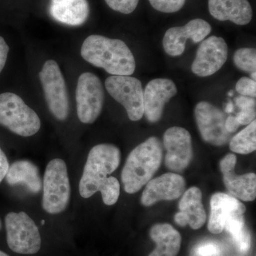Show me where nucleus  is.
Here are the masks:
<instances>
[{
	"label": "nucleus",
	"mask_w": 256,
	"mask_h": 256,
	"mask_svg": "<svg viewBox=\"0 0 256 256\" xmlns=\"http://www.w3.org/2000/svg\"><path fill=\"white\" fill-rule=\"evenodd\" d=\"M80 54L88 63L112 76H130L136 72L134 55L121 40L92 35L82 44Z\"/></svg>",
	"instance_id": "1"
},
{
	"label": "nucleus",
	"mask_w": 256,
	"mask_h": 256,
	"mask_svg": "<svg viewBox=\"0 0 256 256\" xmlns=\"http://www.w3.org/2000/svg\"><path fill=\"white\" fill-rule=\"evenodd\" d=\"M163 150L158 138H150L131 152L122 172L128 194L137 193L152 178L161 166Z\"/></svg>",
	"instance_id": "2"
},
{
	"label": "nucleus",
	"mask_w": 256,
	"mask_h": 256,
	"mask_svg": "<svg viewBox=\"0 0 256 256\" xmlns=\"http://www.w3.org/2000/svg\"><path fill=\"white\" fill-rule=\"evenodd\" d=\"M120 161V150L114 144H100L92 148L79 184L80 196L88 198L98 192L109 175L119 168Z\"/></svg>",
	"instance_id": "3"
},
{
	"label": "nucleus",
	"mask_w": 256,
	"mask_h": 256,
	"mask_svg": "<svg viewBox=\"0 0 256 256\" xmlns=\"http://www.w3.org/2000/svg\"><path fill=\"white\" fill-rule=\"evenodd\" d=\"M0 124L11 132L28 138L41 129V120L20 96L12 92L0 95Z\"/></svg>",
	"instance_id": "4"
},
{
	"label": "nucleus",
	"mask_w": 256,
	"mask_h": 256,
	"mask_svg": "<svg viewBox=\"0 0 256 256\" xmlns=\"http://www.w3.org/2000/svg\"><path fill=\"white\" fill-rule=\"evenodd\" d=\"M44 210L50 214L62 213L70 198V185L68 169L60 159L52 160L47 165L43 181Z\"/></svg>",
	"instance_id": "5"
},
{
	"label": "nucleus",
	"mask_w": 256,
	"mask_h": 256,
	"mask_svg": "<svg viewBox=\"0 0 256 256\" xmlns=\"http://www.w3.org/2000/svg\"><path fill=\"white\" fill-rule=\"evenodd\" d=\"M6 239L12 252L33 255L40 252L42 238L36 224L24 212L8 214L5 218Z\"/></svg>",
	"instance_id": "6"
},
{
	"label": "nucleus",
	"mask_w": 256,
	"mask_h": 256,
	"mask_svg": "<svg viewBox=\"0 0 256 256\" xmlns=\"http://www.w3.org/2000/svg\"><path fill=\"white\" fill-rule=\"evenodd\" d=\"M40 78L50 112L58 120H66L69 114V99L60 66L55 60H47L40 72Z\"/></svg>",
	"instance_id": "7"
},
{
	"label": "nucleus",
	"mask_w": 256,
	"mask_h": 256,
	"mask_svg": "<svg viewBox=\"0 0 256 256\" xmlns=\"http://www.w3.org/2000/svg\"><path fill=\"white\" fill-rule=\"evenodd\" d=\"M106 88L111 97L121 104L130 120H140L144 116V90L142 82L126 76H112L106 80Z\"/></svg>",
	"instance_id": "8"
},
{
	"label": "nucleus",
	"mask_w": 256,
	"mask_h": 256,
	"mask_svg": "<svg viewBox=\"0 0 256 256\" xmlns=\"http://www.w3.org/2000/svg\"><path fill=\"white\" fill-rule=\"evenodd\" d=\"M76 99L80 122L92 124L98 118L105 102V92L100 79L92 73L79 77Z\"/></svg>",
	"instance_id": "9"
},
{
	"label": "nucleus",
	"mask_w": 256,
	"mask_h": 256,
	"mask_svg": "<svg viewBox=\"0 0 256 256\" xmlns=\"http://www.w3.org/2000/svg\"><path fill=\"white\" fill-rule=\"evenodd\" d=\"M195 118L202 138L216 146H225L230 138L226 129V116L223 111L208 102H201L195 108Z\"/></svg>",
	"instance_id": "10"
},
{
	"label": "nucleus",
	"mask_w": 256,
	"mask_h": 256,
	"mask_svg": "<svg viewBox=\"0 0 256 256\" xmlns=\"http://www.w3.org/2000/svg\"><path fill=\"white\" fill-rule=\"evenodd\" d=\"M228 47L223 38L210 36L202 42L197 50L192 70L200 77H208L222 69L227 62Z\"/></svg>",
	"instance_id": "11"
},
{
	"label": "nucleus",
	"mask_w": 256,
	"mask_h": 256,
	"mask_svg": "<svg viewBox=\"0 0 256 256\" xmlns=\"http://www.w3.org/2000/svg\"><path fill=\"white\" fill-rule=\"evenodd\" d=\"M164 146L168 151L165 164L174 172H182L186 169L193 158L192 136L182 128H170L164 136Z\"/></svg>",
	"instance_id": "12"
},
{
	"label": "nucleus",
	"mask_w": 256,
	"mask_h": 256,
	"mask_svg": "<svg viewBox=\"0 0 256 256\" xmlns=\"http://www.w3.org/2000/svg\"><path fill=\"white\" fill-rule=\"evenodd\" d=\"M212 31V26L205 20L196 18L182 28H170L163 38V47L165 52L171 56L182 55L186 48L188 40L194 43L202 42Z\"/></svg>",
	"instance_id": "13"
},
{
	"label": "nucleus",
	"mask_w": 256,
	"mask_h": 256,
	"mask_svg": "<svg viewBox=\"0 0 256 256\" xmlns=\"http://www.w3.org/2000/svg\"><path fill=\"white\" fill-rule=\"evenodd\" d=\"M178 92V88L170 79L151 80L144 92V114L148 120L152 124L159 122L162 117L165 105Z\"/></svg>",
	"instance_id": "14"
},
{
	"label": "nucleus",
	"mask_w": 256,
	"mask_h": 256,
	"mask_svg": "<svg viewBox=\"0 0 256 256\" xmlns=\"http://www.w3.org/2000/svg\"><path fill=\"white\" fill-rule=\"evenodd\" d=\"M185 188L186 182L182 176L168 173L146 184L141 202L143 206H151L161 201H173L182 196Z\"/></svg>",
	"instance_id": "15"
},
{
	"label": "nucleus",
	"mask_w": 256,
	"mask_h": 256,
	"mask_svg": "<svg viewBox=\"0 0 256 256\" xmlns=\"http://www.w3.org/2000/svg\"><path fill=\"white\" fill-rule=\"evenodd\" d=\"M236 156L228 154L220 161L224 184L233 196L244 202H252L256 197V175L254 173L238 176L235 173Z\"/></svg>",
	"instance_id": "16"
},
{
	"label": "nucleus",
	"mask_w": 256,
	"mask_h": 256,
	"mask_svg": "<svg viewBox=\"0 0 256 256\" xmlns=\"http://www.w3.org/2000/svg\"><path fill=\"white\" fill-rule=\"evenodd\" d=\"M180 212L174 220L180 226L190 225L194 230L202 228L206 222V210L202 204V193L197 188H192L184 194L180 202Z\"/></svg>",
	"instance_id": "17"
},
{
	"label": "nucleus",
	"mask_w": 256,
	"mask_h": 256,
	"mask_svg": "<svg viewBox=\"0 0 256 256\" xmlns=\"http://www.w3.org/2000/svg\"><path fill=\"white\" fill-rule=\"evenodd\" d=\"M246 208L236 198L224 193L214 194L210 200V216L208 228L210 233H222L226 222L234 214H244Z\"/></svg>",
	"instance_id": "18"
},
{
	"label": "nucleus",
	"mask_w": 256,
	"mask_h": 256,
	"mask_svg": "<svg viewBox=\"0 0 256 256\" xmlns=\"http://www.w3.org/2000/svg\"><path fill=\"white\" fill-rule=\"evenodd\" d=\"M210 14L220 22L230 21L244 26L252 18V9L248 0H208Z\"/></svg>",
	"instance_id": "19"
},
{
	"label": "nucleus",
	"mask_w": 256,
	"mask_h": 256,
	"mask_svg": "<svg viewBox=\"0 0 256 256\" xmlns=\"http://www.w3.org/2000/svg\"><path fill=\"white\" fill-rule=\"evenodd\" d=\"M50 12L58 22L78 26L86 22L90 8L87 0H50Z\"/></svg>",
	"instance_id": "20"
},
{
	"label": "nucleus",
	"mask_w": 256,
	"mask_h": 256,
	"mask_svg": "<svg viewBox=\"0 0 256 256\" xmlns=\"http://www.w3.org/2000/svg\"><path fill=\"white\" fill-rule=\"evenodd\" d=\"M5 178L11 186L24 185L28 191L34 194L40 193L43 188L40 170L28 160H20L10 165Z\"/></svg>",
	"instance_id": "21"
},
{
	"label": "nucleus",
	"mask_w": 256,
	"mask_h": 256,
	"mask_svg": "<svg viewBox=\"0 0 256 256\" xmlns=\"http://www.w3.org/2000/svg\"><path fill=\"white\" fill-rule=\"evenodd\" d=\"M150 237L156 242V248L149 256H178L182 236L171 225L156 224L151 229Z\"/></svg>",
	"instance_id": "22"
},
{
	"label": "nucleus",
	"mask_w": 256,
	"mask_h": 256,
	"mask_svg": "<svg viewBox=\"0 0 256 256\" xmlns=\"http://www.w3.org/2000/svg\"><path fill=\"white\" fill-rule=\"evenodd\" d=\"M224 229L232 235L239 252L247 254L250 250L252 244V235L246 226L244 214H234L229 217Z\"/></svg>",
	"instance_id": "23"
},
{
	"label": "nucleus",
	"mask_w": 256,
	"mask_h": 256,
	"mask_svg": "<svg viewBox=\"0 0 256 256\" xmlns=\"http://www.w3.org/2000/svg\"><path fill=\"white\" fill-rule=\"evenodd\" d=\"M230 150L240 154H248L256 150V121H252L244 130L232 138Z\"/></svg>",
	"instance_id": "24"
},
{
	"label": "nucleus",
	"mask_w": 256,
	"mask_h": 256,
	"mask_svg": "<svg viewBox=\"0 0 256 256\" xmlns=\"http://www.w3.org/2000/svg\"><path fill=\"white\" fill-rule=\"evenodd\" d=\"M234 64L240 70L254 73L256 70V50L255 48H242L236 52Z\"/></svg>",
	"instance_id": "25"
},
{
	"label": "nucleus",
	"mask_w": 256,
	"mask_h": 256,
	"mask_svg": "<svg viewBox=\"0 0 256 256\" xmlns=\"http://www.w3.org/2000/svg\"><path fill=\"white\" fill-rule=\"evenodd\" d=\"M99 192L102 194V201L107 206H112L118 201L120 194V184L118 180L114 176L108 178L101 185Z\"/></svg>",
	"instance_id": "26"
},
{
	"label": "nucleus",
	"mask_w": 256,
	"mask_h": 256,
	"mask_svg": "<svg viewBox=\"0 0 256 256\" xmlns=\"http://www.w3.org/2000/svg\"><path fill=\"white\" fill-rule=\"evenodd\" d=\"M186 0H149L154 10L162 13L178 12L184 6Z\"/></svg>",
	"instance_id": "27"
},
{
	"label": "nucleus",
	"mask_w": 256,
	"mask_h": 256,
	"mask_svg": "<svg viewBox=\"0 0 256 256\" xmlns=\"http://www.w3.org/2000/svg\"><path fill=\"white\" fill-rule=\"evenodd\" d=\"M109 8L118 12L130 14L137 9L140 0H105Z\"/></svg>",
	"instance_id": "28"
},
{
	"label": "nucleus",
	"mask_w": 256,
	"mask_h": 256,
	"mask_svg": "<svg viewBox=\"0 0 256 256\" xmlns=\"http://www.w3.org/2000/svg\"><path fill=\"white\" fill-rule=\"evenodd\" d=\"M223 248L218 242H202L194 250V256H222Z\"/></svg>",
	"instance_id": "29"
},
{
	"label": "nucleus",
	"mask_w": 256,
	"mask_h": 256,
	"mask_svg": "<svg viewBox=\"0 0 256 256\" xmlns=\"http://www.w3.org/2000/svg\"><path fill=\"white\" fill-rule=\"evenodd\" d=\"M236 90L242 96L255 98L256 97V80L247 77H242L237 82Z\"/></svg>",
	"instance_id": "30"
},
{
	"label": "nucleus",
	"mask_w": 256,
	"mask_h": 256,
	"mask_svg": "<svg viewBox=\"0 0 256 256\" xmlns=\"http://www.w3.org/2000/svg\"><path fill=\"white\" fill-rule=\"evenodd\" d=\"M256 108L242 110L237 114L236 119L240 126H248L256 119Z\"/></svg>",
	"instance_id": "31"
},
{
	"label": "nucleus",
	"mask_w": 256,
	"mask_h": 256,
	"mask_svg": "<svg viewBox=\"0 0 256 256\" xmlns=\"http://www.w3.org/2000/svg\"><path fill=\"white\" fill-rule=\"evenodd\" d=\"M10 47L4 38L0 36V74L4 69L9 54Z\"/></svg>",
	"instance_id": "32"
},
{
	"label": "nucleus",
	"mask_w": 256,
	"mask_h": 256,
	"mask_svg": "<svg viewBox=\"0 0 256 256\" xmlns=\"http://www.w3.org/2000/svg\"><path fill=\"white\" fill-rule=\"evenodd\" d=\"M236 104L242 110L256 108V102L254 98L239 96L235 99Z\"/></svg>",
	"instance_id": "33"
},
{
	"label": "nucleus",
	"mask_w": 256,
	"mask_h": 256,
	"mask_svg": "<svg viewBox=\"0 0 256 256\" xmlns=\"http://www.w3.org/2000/svg\"><path fill=\"white\" fill-rule=\"evenodd\" d=\"M10 164L8 158L0 148V183L4 180L9 170Z\"/></svg>",
	"instance_id": "34"
},
{
	"label": "nucleus",
	"mask_w": 256,
	"mask_h": 256,
	"mask_svg": "<svg viewBox=\"0 0 256 256\" xmlns=\"http://www.w3.org/2000/svg\"><path fill=\"white\" fill-rule=\"evenodd\" d=\"M226 129L229 133H234L236 132L237 130L240 127V124L237 120L236 118L234 116H230L226 120Z\"/></svg>",
	"instance_id": "35"
},
{
	"label": "nucleus",
	"mask_w": 256,
	"mask_h": 256,
	"mask_svg": "<svg viewBox=\"0 0 256 256\" xmlns=\"http://www.w3.org/2000/svg\"><path fill=\"white\" fill-rule=\"evenodd\" d=\"M234 109L233 102H232V101H229L228 104H227L226 108V112L230 114V112H233Z\"/></svg>",
	"instance_id": "36"
},
{
	"label": "nucleus",
	"mask_w": 256,
	"mask_h": 256,
	"mask_svg": "<svg viewBox=\"0 0 256 256\" xmlns=\"http://www.w3.org/2000/svg\"><path fill=\"white\" fill-rule=\"evenodd\" d=\"M256 72H254V73H252V80H256Z\"/></svg>",
	"instance_id": "37"
},
{
	"label": "nucleus",
	"mask_w": 256,
	"mask_h": 256,
	"mask_svg": "<svg viewBox=\"0 0 256 256\" xmlns=\"http://www.w3.org/2000/svg\"><path fill=\"white\" fill-rule=\"evenodd\" d=\"M0 256H10L8 255V254H5V252H1V250H0Z\"/></svg>",
	"instance_id": "38"
},
{
	"label": "nucleus",
	"mask_w": 256,
	"mask_h": 256,
	"mask_svg": "<svg viewBox=\"0 0 256 256\" xmlns=\"http://www.w3.org/2000/svg\"><path fill=\"white\" fill-rule=\"evenodd\" d=\"M234 96V92L233 90H230V92H228V96H230V97H232V96Z\"/></svg>",
	"instance_id": "39"
},
{
	"label": "nucleus",
	"mask_w": 256,
	"mask_h": 256,
	"mask_svg": "<svg viewBox=\"0 0 256 256\" xmlns=\"http://www.w3.org/2000/svg\"><path fill=\"white\" fill-rule=\"evenodd\" d=\"M44 224H45V220H42V225H44Z\"/></svg>",
	"instance_id": "40"
},
{
	"label": "nucleus",
	"mask_w": 256,
	"mask_h": 256,
	"mask_svg": "<svg viewBox=\"0 0 256 256\" xmlns=\"http://www.w3.org/2000/svg\"><path fill=\"white\" fill-rule=\"evenodd\" d=\"M2 228V224H1V220H0V229Z\"/></svg>",
	"instance_id": "41"
}]
</instances>
